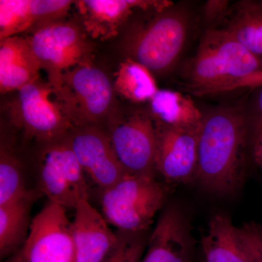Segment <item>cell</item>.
Instances as JSON below:
<instances>
[{
	"instance_id": "8fae6325",
	"label": "cell",
	"mask_w": 262,
	"mask_h": 262,
	"mask_svg": "<svg viewBox=\"0 0 262 262\" xmlns=\"http://www.w3.org/2000/svg\"><path fill=\"white\" fill-rule=\"evenodd\" d=\"M154 123L157 173L170 185L186 184L195 181L201 125L177 127L157 121Z\"/></svg>"
},
{
	"instance_id": "8992f818",
	"label": "cell",
	"mask_w": 262,
	"mask_h": 262,
	"mask_svg": "<svg viewBox=\"0 0 262 262\" xmlns=\"http://www.w3.org/2000/svg\"><path fill=\"white\" fill-rule=\"evenodd\" d=\"M114 91L105 72L90 63L66 72L56 97L75 128L106 118L114 107Z\"/></svg>"
},
{
	"instance_id": "3957f363",
	"label": "cell",
	"mask_w": 262,
	"mask_h": 262,
	"mask_svg": "<svg viewBox=\"0 0 262 262\" xmlns=\"http://www.w3.org/2000/svg\"><path fill=\"white\" fill-rule=\"evenodd\" d=\"M150 14L130 24L121 48L126 58L144 66L153 75H165L177 64L184 51L190 15L175 4Z\"/></svg>"
},
{
	"instance_id": "4fadbf2b",
	"label": "cell",
	"mask_w": 262,
	"mask_h": 262,
	"mask_svg": "<svg viewBox=\"0 0 262 262\" xmlns=\"http://www.w3.org/2000/svg\"><path fill=\"white\" fill-rule=\"evenodd\" d=\"M173 4L169 0H80L75 3L84 30L89 37L101 41L117 36L134 12L158 11Z\"/></svg>"
},
{
	"instance_id": "52a82bcc",
	"label": "cell",
	"mask_w": 262,
	"mask_h": 262,
	"mask_svg": "<svg viewBox=\"0 0 262 262\" xmlns=\"http://www.w3.org/2000/svg\"><path fill=\"white\" fill-rule=\"evenodd\" d=\"M18 92L11 106V120L29 137L48 144L74 128L48 80L39 77Z\"/></svg>"
},
{
	"instance_id": "e0dca14e",
	"label": "cell",
	"mask_w": 262,
	"mask_h": 262,
	"mask_svg": "<svg viewBox=\"0 0 262 262\" xmlns=\"http://www.w3.org/2000/svg\"><path fill=\"white\" fill-rule=\"evenodd\" d=\"M215 27L232 34L262 63V0H241L231 5Z\"/></svg>"
},
{
	"instance_id": "d4e9b609",
	"label": "cell",
	"mask_w": 262,
	"mask_h": 262,
	"mask_svg": "<svg viewBox=\"0 0 262 262\" xmlns=\"http://www.w3.org/2000/svg\"><path fill=\"white\" fill-rule=\"evenodd\" d=\"M239 234L246 246L251 262H262V229L250 222L239 227Z\"/></svg>"
},
{
	"instance_id": "6da1fadb",
	"label": "cell",
	"mask_w": 262,
	"mask_h": 262,
	"mask_svg": "<svg viewBox=\"0 0 262 262\" xmlns=\"http://www.w3.org/2000/svg\"><path fill=\"white\" fill-rule=\"evenodd\" d=\"M203 114L195 181L208 192L233 195L247 170L251 127L246 108L222 106Z\"/></svg>"
},
{
	"instance_id": "2e32d148",
	"label": "cell",
	"mask_w": 262,
	"mask_h": 262,
	"mask_svg": "<svg viewBox=\"0 0 262 262\" xmlns=\"http://www.w3.org/2000/svg\"><path fill=\"white\" fill-rule=\"evenodd\" d=\"M41 67L27 37L0 40V91H18L40 77Z\"/></svg>"
},
{
	"instance_id": "d6986e66",
	"label": "cell",
	"mask_w": 262,
	"mask_h": 262,
	"mask_svg": "<svg viewBox=\"0 0 262 262\" xmlns=\"http://www.w3.org/2000/svg\"><path fill=\"white\" fill-rule=\"evenodd\" d=\"M37 194L29 190L18 199L0 206V256L17 253L28 237L30 213Z\"/></svg>"
},
{
	"instance_id": "30bf717a",
	"label": "cell",
	"mask_w": 262,
	"mask_h": 262,
	"mask_svg": "<svg viewBox=\"0 0 262 262\" xmlns=\"http://www.w3.org/2000/svg\"><path fill=\"white\" fill-rule=\"evenodd\" d=\"M114 151L127 173L156 176V137L149 114L135 112L119 119L110 128Z\"/></svg>"
},
{
	"instance_id": "484cf974",
	"label": "cell",
	"mask_w": 262,
	"mask_h": 262,
	"mask_svg": "<svg viewBox=\"0 0 262 262\" xmlns=\"http://www.w3.org/2000/svg\"><path fill=\"white\" fill-rule=\"evenodd\" d=\"M249 154L262 173V122L250 125Z\"/></svg>"
},
{
	"instance_id": "83f0119b",
	"label": "cell",
	"mask_w": 262,
	"mask_h": 262,
	"mask_svg": "<svg viewBox=\"0 0 262 262\" xmlns=\"http://www.w3.org/2000/svg\"><path fill=\"white\" fill-rule=\"evenodd\" d=\"M254 90L251 104L246 108L250 125L262 122V84Z\"/></svg>"
},
{
	"instance_id": "4316f807",
	"label": "cell",
	"mask_w": 262,
	"mask_h": 262,
	"mask_svg": "<svg viewBox=\"0 0 262 262\" xmlns=\"http://www.w3.org/2000/svg\"><path fill=\"white\" fill-rule=\"evenodd\" d=\"M229 1L211 0L205 5L203 13L204 18L208 23H215L216 26L222 21L230 7Z\"/></svg>"
},
{
	"instance_id": "7c38bea8",
	"label": "cell",
	"mask_w": 262,
	"mask_h": 262,
	"mask_svg": "<svg viewBox=\"0 0 262 262\" xmlns=\"http://www.w3.org/2000/svg\"><path fill=\"white\" fill-rule=\"evenodd\" d=\"M67 136L86 177L101 192L127 173L114 151L110 136L96 125L75 127Z\"/></svg>"
},
{
	"instance_id": "9a60e30c",
	"label": "cell",
	"mask_w": 262,
	"mask_h": 262,
	"mask_svg": "<svg viewBox=\"0 0 262 262\" xmlns=\"http://www.w3.org/2000/svg\"><path fill=\"white\" fill-rule=\"evenodd\" d=\"M72 222L77 262H101L118 242L104 217L89 201L79 203Z\"/></svg>"
},
{
	"instance_id": "603a6c76",
	"label": "cell",
	"mask_w": 262,
	"mask_h": 262,
	"mask_svg": "<svg viewBox=\"0 0 262 262\" xmlns=\"http://www.w3.org/2000/svg\"><path fill=\"white\" fill-rule=\"evenodd\" d=\"M32 29L29 0L0 1V40L29 34Z\"/></svg>"
},
{
	"instance_id": "7a4b0ae2",
	"label": "cell",
	"mask_w": 262,
	"mask_h": 262,
	"mask_svg": "<svg viewBox=\"0 0 262 262\" xmlns=\"http://www.w3.org/2000/svg\"><path fill=\"white\" fill-rule=\"evenodd\" d=\"M262 70V63L229 33L208 29L188 62L186 85L196 96L226 92L248 76Z\"/></svg>"
},
{
	"instance_id": "ac0fdd59",
	"label": "cell",
	"mask_w": 262,
	"mask_h": 262,
	"mask_svg": "<svg viewBox=\"0 0 262 262\" xmlns=\"http://www.w3.org/2000/svg\"><path fill=\"white\" fill-rule=\"evenodd\" d=\"M201 244L206 262H251L239 227L225 214L211 219Z\"/></svg>"
},
{
	"instance_id": "277c9868",
	"label": "cell",
	"mask_w": 262,
	"mask_h": 262,
	"mask_svg": "<svg viewBox=\"0 0 262 262\" xmlns=\"http://www.w3.org/2000/svg\"><path fill=\"white\" fill-rule=\"evenodd\" d=\"M167 198L168 189L156 176L127 173L101 192L103 217L120 232L143 233L152 225Z\"/></svg>"
},
{
	"instance_id": "f546056e",
	"label": "cell",
	"mask_w": 262,
	"mask_h": 262,
	"mask_svg": "<svg viewBox=\"0 0 262 262\" xmlns=\"http://www.w3.org/2000/svg\"><path fill=\"white\" fill-rule=\"evenodd\" d=\"M7 262H18V261H17V260L15 259V258L14 257H13V258H12L11 260H10V261H8Z\"/></svg>"
},
{
	"instance_id": "44dd1931",
	"label": "cell",
	"mask_w": 262,
	"mask_h": 262,
	"mask_svg": "<svg viewBox=\"0 0 262 262\" xmlns=\"http://www.w3.org/2000/svg\"><path fill=\"white\" fill-rule=\"evenodd\" d=\"M113 86L117 94L135 103L149 102L159 90L153 74L130 58H125L119 66Z\"/></svg>"
},
{
	"instance_id": "7402d4cb",
	"label": "cell",
	"mask_w": 262,
	"mask_h": 262,
	"mask_svg": "<svg viewBox=\"0 0 262 262\" xmlns=\"http://www.w3.org/2000/svg\"><path fill=\"white\" fill-rule=\"evenodd\" d=\"M24 169L14 149L1 139L0 146V206L27 194Z\"/></svg>"
},
{
	"instance_id": "5b68a950",
	"label": "cell",
	"mask_w": 262,
	"mask_h": 262,
	"mask_svg": "<svg viewBox=\"0 0 262 262\" xmlns=\"http://www.w3.org/2000/svg\"><path fill=\"white\" fill-rule=\"evenodd\" d=\"M26 37L56 96L66 72L93 63L94 46L80 23L67 20L55 22Z\"/></svg>"
},
{
	"instance_id": "5bb4252c",
	"label": "cell",
	"mask_w": 262,
	"mask_h": 262,
	"mask_svg": "<svg viewBox=\"0 0 262 262\" xmlns=\"http://www.w3.org/2000/svg\"><path fill=\"white\" fill-rule=\"evenodd\" d=\"M194 245L187 219L179 208L168 206L150 234L141 262H190Z\"/></svg>"
},
{
	"instance_id": "cb8c5ba5",
	"label": "cell",
	"mask_w": 262,
	"mask_h": 262,
	"mask_svg": "<svg viewBox=\"0 0 262 262\" xmlns=\"http://www.w3.org/2000/svg\"><path fill=\"white\" fill-rule=\"evenodd\" d=\"M117 232L118 242L101 262H141L149 239V237H146V232Z\"/></svg>"
},
{
	"instance_id": "ba28073f",
	"label": "cell",
	"mask_w": 262,
	"mask_h": 262,
	"mask_svg": "<svg viewBox=\"0 0 262 262\" xmlns=\"http://www.w3.org/2000/svg\"><path fill=\"white\" fill-rule=\"evenodd\" d=\"M67 136L46 144L41 152L39 189L51 203L75 209L89 201V185Z\"/></svg>"
},
{
	"instance_id": "f1b7e54d",
	"label": "cell",
	"mask_w": 262,
	"mask_h": 262,
	"mask_svg": "<svg viewBox=\"0 0 262 262\" xmlns=\"http://www.w3.org/2000/svg\"><path fill=\"white\" fill-rule=\"evenodd\" d=\"M261 84H262V70L248 76L246 78L239 81L238 82L234 84L232 87L229 88L228 91H233L235 89H245V88L254 89L257 88L258 86L261 85Z\"/></svg>"
},
{
	"instance_id": "ffe728a7",
	"label": "cell",
	"mask_w": 262,
	"mask_h": 262,
	"mask_svg": "<svg viewBox=\"0 0 262 262\" xmlns=\"http://www.w3.org/2000/svg\"><path fill=\"white\" fill-rule=\"evenodd\" d=\"M149 106L153 120L169 126L199 127L204 115L192 98L172 90H158Z\"/></svg>"
},
{
	"instance_id": "9c48e42d",
	"label": "cell",
	"mask_w": 262,
	"mask_h": 262,
	"mask_svg": "<svg viewBox=\"0 0 262 262\" xmlns=\"http://www.w3.org/2000/svg\"><path fill=\"white\" fill-rule=\"evenodd\" d=\"M14 258L18 262H77L67 208L51 202L43 207L33 218L28 237Z\"/></svg>"
}]
</instances>
